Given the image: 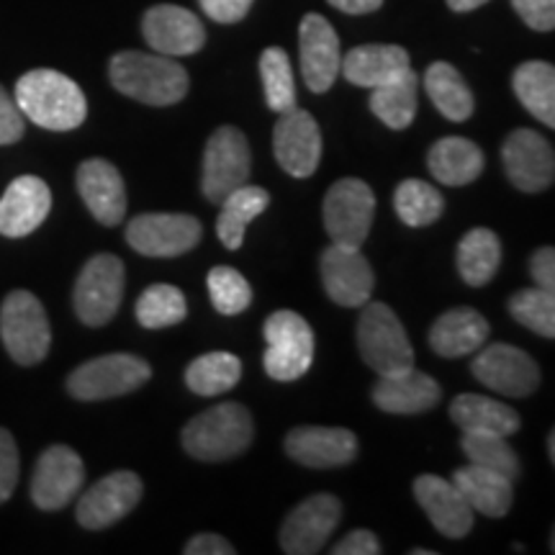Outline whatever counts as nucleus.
<instances>
[{
	"instance_id": "nucleus-6",
	"label": "nucleus",
	"mask_w": 555,
	"mask_h": 555,
	"mask_svg": "<svg viewBox=\"0 0 555 555\" xmlns=\"http://www.w3.org/2000/svg\"><path fill=\"white\" fill-rule=\"evenodd\" d=\"M152 378V367L144 358L129 352H114L88 360L67 376L69 397L78 401H103L127 397Z\"/></svg>"
},
{
	"instance_id": "nucleus-42",
	"label": "nucleus",
	"mask_w": 555,
	"mask_h": 555,
	"mask_svg": "<svg viewBox=\"0 0 555 555\" xmlns=\"http://www.w3.org/2000/svg\"><path fill=\"white\" fill-rule=\"evenodd\" d=\"M208 296H211L214 309L224 317H237L242 311L249 309L253 304V288H249L247 278L240 270L219 266L211 268L206 278Z\"/></svg>"
},
{
	"instance_id": "nucleus-10",
	"label": "nucleus",
	"mask_w": 555,
	"mask_h": 555,
	"mask_svg": "<svg viewBox=\"0 0 555 555\" xmlns=\"http://www.w3.org/2000/svg\"><path fill=\"white\" fill-rule=\"evenodd\" d=\"M249 170H253V152L247 137L237 127H221L208 137L201 191L211 204H221L229 193L245 185Z\"/></svg>"
},
{
	"instance_id": "nucleus-1",
	"label": "nucleus",
	"mask_w": 555,
	"mask_h": 555,
	"mask_svg": "<svg viewBox=\"0 0 555 555\" xmlns=\"http://www.w3.org/2000/svg\"><path fill=\"white\" fill-rule=\"evenodd\" d=\"M13 99L26 119L50 131H73L88 116L86 93L78 82L50 67L21 75Z\"/></svg>"
},
{
	"instance_id": "nucleus-3",
	"label": "nucleus",
	"mask_w": 555,
	"mask_h": 555,
	"mask_svg": "<svg viewBox=\"0 0 555 555\" xmlns=\"http://www.w3.org/2000/svg\"><path fill=\"white\" fill-rule=\"evenodd\" d=\"M180 437L191 457L204 463H221L242 455L253 446L255 422L247 406L237 401H224L193 416Z\"/></svg>"
},
{
	"instance_id": "nucleus-21",
	"label": "nucleus",
	"mask_w": 555,
	"mask_h": 555,
	"mask_svg": "<svg viewBox=\"0 0 555 555\" xmlns=\"http://www.w3.org/2000/svg\"><path fill=\"white\" fill-rule=\"evenodd\" d=\"M286 453L307 468H343L358 457V437L345 427H296L286 437Z\"/></svg>"
},
{
	"instance_id": "nucleus-29",
	"label": "nucleus",
	"mask_w": 555,
	"mask_h": 555,
	"mask_svg": "<svg viewBox=\"0 0 555 555\" xmlns=\"http://www.w3.org/2000/svg\"><path fill=\"white\" fill-rule=\"evenodd\" d=\"M450 420L461 427V433L476 435H515L522 420L504 401L478 397V393H461L450 404Z\"/></svg>"
},
{
	"instance_id": "nucleus-51",
	"label": "nucleus",
	"mask_w": 555,
	"mask_h": 555,
	"mask_svg": "<svg viewBox=\"0 0 555 555\" xmlns=\"http://www.w3.org/2000/svg\"><path fill=\"white\" fill-rule=\"evenodd\" d=\"M483 3H489V0H448V5L457 13H468V11H476L481 9Z\"/></svg>"
},
{
	"instance_id": "nucleus-24",
	"label": "nucleus",
	"mask_w": 555,
	"mask_h": 555,
	"mask_svg": "<svg viewBox=\"0 0 555 555\" xmlns=\"http://www.w3.org/2000/svg\"><path fill=\"white\" fill-rule=\"evenodd\" d=\"M52 191L37 176H21L0 196V234L18 240L29 237L50 217Z\"/></svg>"
},
{
	"instance_id": "nucleus-9",
	"label": "nucleus",
	"mask_w": 555,
	"mask_h": 555,
	"mask_svg": "<svg viewBox=\"0 0 555 555\" xmlns=\"http://www.w3.org/2000/svg\"><path fill=\"white\" fill-rule=\"evenodd\" d=\"M324 229L332 245L363 247L376 217V193L360 178H343L324 196Z\"/></svg>"
},
{
	"instance_id": "nucleus-36",
	"label": "nucleus",
	"mask_w": 555,
	"mask_h": 555,
	"mask_svg": "<svg viewBox=\"0 0 555 555\" xmlns=\"http://www.w3.org/2000/svg\"><path fill=\"white\" fill-rule=\"evenodd\" d=\"M242 378V360L232 352H206L185 371V386L198 397H221Z\"/></svg>"
},
{
	"instance_id": "nucleus-17",
	"label": "nucleus",
	"mask_w": 555,
	"mask_h": 555,
	"mask_svg": "<svg viewBox=\"0 0 555 555\" xmlns=\"http://www.w3.org/2000/svg\"><path fill=\"white\" fill-rule=\"evenodd\" d=\"M86 483V463L67 446H52L39 455L31 476V499L39 509L57 512L73 502Z\"/></svg>"
},
{
	"instance_id": "nucleus-31",
	"label": "nucleus",
	"mask_w": 555,
	"mask_h": 555,
	"mask_svg": "<svg viewBox=\"0 0 555 555\" xmlns=\"http://www.w3.org/2000/svg\"><path fill=\"white\" fill-rule=\"evenodd\" d=\"M217 234L227 249H240L249 221H255L270 206V193L258 185H240L221 201Z\"/></svg>"
},
{
	"instance_id": "nucleus-45",
	"label": "nucleus",
	"mask_w": 555,
	"mask_h": 555,
	"mask_svg": "<svg viewBox=\"0 0 555 555\" xmlns=\"http://www.w3.org/2000/svg\"><path fill=\"white\" fill-rule=\"evenodd\" d=\"M517 16L535 31L555 29V0H512Z\"/></svg>"
},
{
	"instance_id": "nucleus-13",
	"label": "nucleus",
	"mask_w": 555,
	"mask_h": 555,
	"mask_svg": "<svg viewBox=\"0 0 555 555\" xmlns=\"http://www.w3.org/2000/svg\"><path fill=\"white\" fill-rule=\"evenodd\" d=\"M273 152L278 165L288 176H314L322 163V131H319L314 116L296 106L283 111L273 129Z\"/></svg>"
},
{
	"instance_id": "nucleus-44",
	"label": "nucleus",
	"mask_w": 555,
	"mask_h": 555,
	"mask_svg": "<svg viewBox=\"0 0 555 555\" xmlns=\"http://www.w3.org/2000/svg\"><path fill=\"white\" fill-rule=\"evenodd\" d=\"M24 114H21L16 99L0 86V147L3 144H16L24 137Z\"/></svg>"
},
{
	"instance_id": "nucleus-47",
	"label": "nucleus",
	"mask_w": 555,
	"mask_h": 555,
	"mask_svg": "<svg viewBox=\"0 0 555 555\" xmlns=\"http://www.w3.org/2000/svg\"><path fill=\"white\" fill-rule=\"evenodd\" d=\"M335 555H378L380 543L371 530H352L332 547Z\"/></svg>"
},
{
	"instance_id": "nucleus-23",
	"label": "nucleus",
	"mask_w": 555,
	"mask_h": 555,
	"mask_svg": "<svg viewBox=\"0 0 555 555\" xmlns=\"http://www.w3.org/2000/svg\"><path fill=\"white\" fill-rule=\"evenodd\" d=\"M75 183H78L82 204L103 227L121 224V219L127 217V185H124L121 172L108 159H86L78 168Z\"/></svg>"
},
{
	"instance_id": "nucleus-18",
	"label": "nucleus",
	"mask_w": 555,
	"mask_h": 555,
	"mask_svg": "<svg viewBox=\"0 0 555 555\" xmlns=\"http://www.w3.org/2000/svg\"><path fill=\"white\" fill-rule=\"evenodd\" d=\"M324 291L339 307H365L373 296L376 275L360 247L330 245L319 258Z\"/></svg>"
},
{
	"instance_id": "nucleus-35",
	"label": "nucleus",
	"mask_w": 555,
	"mask_h": 555,
	"mask_svg": "<svg viewBox=\"0 0 555 555\" xmlns=\"http://www.w3.org/2000/svg\"><path fill=\"white\" fill-rule=\"evenodd\" d=\"M502 266V242L491 229H470L457 245V273L468 286H486Z\"/></svg>"
},
{
	"instance_id": "nucleus-11",
	"label": "nucleus",
	"mask_w": 555,
	"mask_h": 555,
	"mask_svg": "<svg viewBox=\"0 0 555 555\" xmlns=\"http://www.w3.org/2000/svg\"><path fill=\"white\" fill-rule=\"evenodd\" d=\"M204 237V227L191 214H139L129 221L127 242L144 258H178Z\"/></svg>"
},
{
	"instance_id": "nucleus-38",
	"label": "nucleus",
	"mask_w": 555,
	"mask_h": 555,
	"mask_svg": "<svg viewBox=\"0 0 555 555\" xmlns=\"http://www.w3.org/2000/svg\"><path fill=\"white\" fill-rule=\"evenodd\" d=\"M393 206L406 227H429L446 211V198L435 185L409 178L393 193Z\"/></svg>"
},
{
	"instance_id": "nucleus-26",
	"label": "nucleus",
	"mask_w": 555,
	"mask_h": 555,
	"mask_svg": "<svg viewBox=\"0 0 555 555\" xmlns=\"http://www.w3.org/2000/svg\"><path fill=\"white\" fill-rule=\"evenodd\" d=\"M489 339V322L470 307H457L442 314L429 330V347L440 358H463L478 352Z\"/></svg>"
},
{
	"instance_id": "nucleus-28",
	"label": "nucleus",
	"mask_w": 555,
	"mask_h": 555,
	"mask_svg": "<svg viewBox=\"0 0 555 555\" xmlns=\"http://www.w3.org/2000/svg\"><path fill=\"white\" fill-rule=\"evenodd\" d=\"M409 67L412 65H409V52L404 47L363 44L345 54L343 65H339V73H343L352 86L376 88L380 82L393 80Z\"/></svg>"
},
{
	"instance_id": "nucleus-22",
	"label": "nucleus",
	"mask_w": 555,
	"mask_h": 555,
	"mask_svg": "<svg viewBox=\"0 0 555 555\" xmlns=\"http://www.w3.org/2000/svg\"><path fill=\"white\" fill-rule=\"evenodd\" d=\"M414 496L440 535L461 540L474 530L476 512L470 509L453 481H446V478L433 474L420 476L414 481Z\"/></svg>"
},
{
	"instance_id": "nucleus-39",
	"label": "nucleus",
	"mask_w": 555,
	"mask_h": 555,
	"mask_svg": "<svg viewBox=\"0 0 555 555\" xmlns=\"http://www.w3.org/2000/svg\"><path fill=\"white\" fill-rule=\"evenodd\" d=\"M461 448H463V453L468 455L470 463L496 470V474L509 478L512 483H515L519 474H522L519 455L515 453V448H512L509 442H506V437H502V435L463 433Z\"/></svg>"
},
{
	"instance_id": "nucleus-16",
	"label": "nucleus",
	"mask_w": 555,
	"mask_h": 555,
	"mask_svg": "<svg viewBox=\"0 0 555 555\" xmlns=\"http://www.w3.org/2000/svg\"><path fill=\"white\" fill-rule=\"evenodd\" d=\"M142 478L131 470H116V474L103 476L101 481H95L86 494L80 496L78 509V522L86 530H106V527L116 525L124 519L129 512H134V506L142 499Z\"/></svg>"
},
{
	"instance_id": "nucleus-12",
	"label": "nucleus",
	"mask_w": 555,
	"mask_h": 555,
	"mask_svg": "<svg viewBox=\"0 0 555 555\" xmlns=\"http://www.w3.org/2000/svg\"><path fill=\"white\" fill-rule=\"evenodd\" d=\"M470 371L486 388L512 399L530 397L540 386L538 363L515 345L496 343L481 347Z\"/></svg>"
},
{
	"instance_id": "nucleus-43",
	"label": "nucleus",
	"mask_w": 555,
	"mask_h": 555,
	"mask_svg": "<svg viewBox=\"0 0 555 555\" xmlns=\"http://www.w3.org/2000/svg\"><path fill=\"white\" fill-rule=\"evenodd\" d=\"M18 448L9 429L0 427V504L9 502L18 483Z\"/></svg>"
},
{
	"instance_id": "nucleus-53",
	"label": "nucleus",
	"mask_w": 555,
	"mask_h": 555,
	"mask_svg": "<svg viewBox=\"0 0 555 555\" xmlns=\"http://www.w3.org/2000/svg\"><path fill=\"white\" fill-rule=\"evenodd\" d=\"M412 555H433V551H420V547H416V551H412Z\"/></svg>"
},
{
	"instance_id": "nucleus-41",
	"label": "nucleus",
	"mask_w": 555,
	"mask_h": 555,
	"mask_svg": "<svg viewBox=\"0 0 555 555\" xmlns=\"http://www.w3.org/2000/svg\"><path fill=\"white\" fill-rule=\"evenodd\" d=\"M509 314L517 324H522L540 337H555V296L543 288H525L517 291L509 298Z\"/></svg>"
},
{
	"instance_id": "nucleus-48",
	"label": "nucleus",
	"mask_w": 555,
	"mask_h": 555,
	"mask_svg": "<svg viewBox=\"0 0 555 555\" xmlns=\"http://www.w3.org/2000/svg\"><path fill=\"white\" fill-rule=\"evenodd\" d=\"M530 273L535 278V286L543 291H555V249L540 247L530 260Z\"/></svg>"
},
{
	"instance_id": "nucleus-15",
	"label": "nucleus",
	"mask_w": 555,
	"mask_h": 555,
	"mask_svg": "<svg viewBox=\"0 0 555 555\" xmlns=\"http://www.w3.org/2000/svg\"><path fill=\"white\" fill-rule=\"evenodd\" d=\"M502 163L512 185L525 193L551 189L555 180L553 144L532 129H515L504 139Z\"/></svg>"
},
{
	"instance_id": "nucleus-30",
	"label": "nucleus",
	"mask_w": 555,
	"mask_h": 555,
	"mask_svg": "<svg viewBox=\"0 0 555 555\" xmlns=\"http://www.w3.org/2000/svg\"><path fill=\"white\" fill-rule=\"evenodd\" d=\"M427 168L442 185L461 189V185L474 183L483 172V152L470 139L446 137L429 150Z\"/></svg>"
},
{
	"instance_id": "nucleus-14",
	"label": "nucleus",
	"mask_w": 555,
	"mask_h": 555,
	"mask_svg": "<svg viewBox=\"0 0 555 555\" xmlns=\"http://www.w3.org/2000/svg\"><path fill=\"white\" fill-rule=\"evenodd\" d=\"M343 517V504L332 494L304 499L281 527V551L288 555H314L327 545Z\"/></svg>"
},
{
	"instance_id": "nucleus-52",
	"label": "nucleus",
	"mask_w": 555,
	"mask_h": 555,
	"mask_svg": "<svg viewBox=\"0 0 555 555\" xmlns=\"http://www.w3.org/2000/svg\"><path fill=\"white\" fill-rule=\"evenodd\" d=\"M547 453H551V461H555V435L551 433V437H547Z\"/></svg>"
},
{
	"instance_id": "nucleus-7",
	"label": "nucleus",
	"mask_w": 555,
	"mask_h": 555,
	"mask_svg": "<svg viewBox=\"0 0 555 555\" xmlns=\"http://www.w3.org/2000/svg\"><path fill=\"white\" fill-rule=\"evenodd\" d=\"M266 373L273 380H298L314 363V330L296 311H275L266 319Z\"/></svg>"
},
{
	"instance_id": "nucleus-32",
	"label": "nucleus",
	"mask_w": 555,
	"mask_h": 555,
	"mask_svg": "<svg viewBox=\"0 0 555 555\" xmlns=\"http://www.w3.org/2000/svg\"><path fill=\"white\" fill-rule=\"evenodd\" d=\"M416 101H420V75L409 67L393 80L373 88L371 111L388 129H406L416 116Z\"/></svg>"
},
{
	"instance_id": "nucleus-19",
	"label": "nucleus",
	"mask_w": 555,
	"mask_h": 555,
	"mask_svg": "<svg viewBox=\"0 0 555 555\" xmlns=\"http://www.w3.org/2000/svg\"><path fill=\"white\" fill-rule=\"evenodd\" d=\"M298 50H301V75L311 93H327L335 86L343 52L335 26L319 13H307L298 26Z\"/></svg>"
},
{
	"instance_id": "nucleus-50",
	"label": "nucleus",
	"mask_w": 555,
	"mask_h": 555,
	"mask_svg": "<svg viewBox=\"0 0 555 555\" xmlns=\"http://www.w3.org/2000/svg\"><path fill=\"white\" fill-rule=\"evenodd\" d=\"M337 11L350 13V16H363V13H373L384 5V0H327Z\"/></svg>"
},
{
	"instance_id": "nucleus-40",
	"label": "nucleus",
	"mask_w": 555,
	"mask_h": 555,
	"mask_svg": "<svg viewBox=\"0 0 555 555\" xmlns=\"http://www.w3.org/2000/svg\"><path fill=\"white\" fill-rule=\"evenodd\" d=\"M260 75L270 111L283 114V111L296 106L294 67H291V57L286 50H281V47H268L260 57Z\"/></svg>"
},
{
	"instance_id": "nucleus-27",
	"label": "nucleus",
	"mask_w": 555,
	"mask_h": 555,
	"mask_svg": "<svg viewBox=\"0 0 555 555\" xmlns=\"http://www.w3.org/2000/svg\"><path fill=\"white\" fill-rule=\"evenodd\" d=\"M453 483L474 512H481L483 517L494 519L509 515L512 502H515V489H512V481L506 476L468 463V466L455 470Z\"/></svg>"
},
{
	"instance_id": "nucleus-2",
	"label": "nucleus",
	"mask_w": 555,
	"mask_h": 555,
	"mask_svg": "<svg viewBox=\"0 0 555 555\" xmlns=\"http://www.w3.org/2000/svg\"><path fill=\"white\" fill-rule=\"evenodd\" d=\"M111 86L127 99H134L147 106H172L189 93V73L165 54L147 52H119L108 62Z\"/></svg>"
},
{
	"instance_id": "nucleus-5",
	"label": "nucleus",
	"mask_w": 555,
	"mask_h": 555,
	"mask_svg": "<svg viewBox=\"0 0 555 555\" xmlns=\"http://www.w3.org/2000/svg\"><path fill=\"white\" fill-rule=\"evenodd\" d=\"M0 339L18 365H39L52 345V330L41 301L29 291H13L0 307Z\"/></svg>"
},
{
	"instance_id": "nucleus-37",
	"label": "nucleus",
	"mask_w": 555,
	"mask_h": 555,
	"mask_svg": "<svg viewBox=\"0 0 555 555\" xmlns=\"http://www.w3.org/2000/svg\"><path fill=\"white\" fill-rule=\"evenodd\" d=\"M137 322L144 330H165L176 327L189 317V304H185L183 291L170 286V283H155L139 296L137 301Z\"/></svg>"
},
{
	"instance_id": "nucleus-33",
	"label": "nucleus",
	"mask_w": 555,
	"mask_h": 555,
	"mask_svg": "<svg viewBox=\"0 0 555 555\" xmlns=\"http://www.w3.org/2000/svg\"><path fill=\"white\" fill-rule=\"evenodd\" d=\"M425 90L435 108L450 121H468L476 101L463 75L450 62H435L425 73Z\"/></svg>"
},
{
	"instance_id": "nucleus-8",
	"label": "nucleus",
	"mask_w": 555,
	"mask_h": 555,
	"mask_svg": "<svg viewBox=\"0 0 555 555\" xmlns=\"http://www.w3.org/2000/svg\"><path fill=\"white\" fill-rule=\"evenodd\" d=\"M127 270L116 255L101 253L86 262L73 291L75 314L88 327H103L121 307Z\"/></svg>"
},
{
	"instance_id": "nucleus-34",
	"label": "nucleus",
	"mask_w": 555,
	"mask_h": 555,
	"mask_svg": "<svg viewBox=\"0 0 555 555\" xmlns=\"http://www.w3.org/2000/svg\"><path fill=\"white\" fill-rule=\"evenodd\" d=\"M515 93L522 106L547 129L555 127V67L551 62H525L512 78Z\"/></svg>"
},
{
	"instance_id": "nucleus-4",
	"label": "nucleus",
	"mask_w": 555,
	"mask_h": 555,
	"mask_svg": "<svg viewBox=\"0 0 555 555\" xmlns=\"http://www.w3.org/2000/svg\"><path fill=\"white\" fill-rule=\"evenodd\" d=\"M358 350L367 367L378 376L414 367V347L409 343L404 324L391 307L380 301H367L358 322Z\"/></svg>"
},
{
	"instance_id": "nucleus-46",
	"label": "nucleus",
	"mask_w": 555,
	"mask_h": 555,
	"mask_svg": "<svg viewBox=\"0 0 555 555\" xmlns=\"http://www.w3.org/2000/svg\"><path fill=\"white\" fill-rule=\"evenodd\" d=\"M201 9L217 24H237L253 9L255 0H198Z\"/></svg>"
},
{
	"instance_id": "nucleus-20",
	"label": "nucleus",
	"mask_w": 555,
	"mask_h": 555,
	"mask_svg": "<svg viewBox=\"0 0 555 555\" xmlns=\"http://www.w3.org/2000/svg\"><path fill=\"white\" fill-rule=\"evenodd\" d=\"M142 34L147 44L165 57L196 54L206 44V29L201 18L180 5H152L142 18Z\"/></svg>"
},
{
	"instance_id": "nucleus-49",
	"label": "nucleus",
	"mask_w": 555,
	"mask_h": 555,
	"mask_svg": "<svg viewBox=\"0 0 555 555\" xmlns=\"http://www.w3.org/2000/svg\"><path fill=\"white\" fill-rule=\"evenodd\" d=\"M234 545L224 540L221 535H211V532H204V535H196L189 540L185 545V555H234Z\"/></svg>"
},
{
	"instance_id": "nucleus-25",
	"label": "nucleus",
	"mask_w": 555,
	"mask_h": 555,
	"mask_svg": "<svg viewBox=\"0 0 555 555\" xmlns=\"http://www.w3.org/2000/svg\"><path fill=\"white\" fill-rule=\"evenodd\" d=\"M380 380L373 388V401L380 412L388 414H422L440 404V384L427 373L409 371L393 373V376H378Z\"/></svg>"
}]
</instances>
